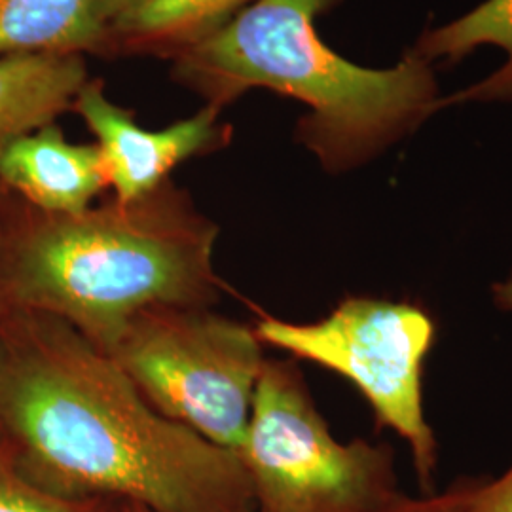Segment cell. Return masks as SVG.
Masks as SVG:
<instances>
[{"label": "cell", "mask_w": 512, "mask_h": 512, "mask_svg": "<svg viewBox=\"0 0 512 512\" xmlns=\"http://www.w3.org/2000/svg\"><path fill=\"white\" fill-rule=\"evenodd\" d=\"M0 439L52 494L258 512L236 452L162 416L107 351L50 315L0 313Z\"/></svg>", "instance_id": "cell-1"}, {"label": "cell", "mask_w": 512, "mask_h": 512, "mask_svg": "<svg viewBox=\"0 0 512 512\" xmlns=\"http://www.w3.org/2000/svg\"><path fill=\"white\" fill-rule=\"evenodd\" d=\"M219 226L173 181L133 202L46 213L0 198V313L55 317L109 353L131 317L156 306L213 308Z\"/></svg>", "instance_id": "cell-2"}, {"label": "cell", "mask_w": 512, "mask_h": 512, "mask_svg": "<svg viewBox=\"0 0 512 512\" xmlns=\"http://www.w3.org/2000/svg\"><path fill=\"white\" fill-rule=\"evenodd\" d=\"M338 0H255L202 42L173 55V78L205 105L272 90L310 112L296 139L330 173L374 158L435 110L429 63L408 54L393 69H365L336 54L315 18Z\"/></svg>", "instance_id": "cell-3"}, {"label": "cell", "mask_w": 512, "mask_h": 512, "mask_svg": "<svg viewBox=\"0 0 512 512\" xmlns=\"http://www.w3.org/2000/svg\"><path fill=\"white\" fill-rule=\"evenodd\" d=\"M238 458L258 512H385L403 494L393 448L334 439L293 361L266 359Z\"/></svg>", "instance_id": "cell-4"}, {"label": "cell", "mask_w": 512, "mask_h": 512, "mask_svg": "<svg viewBox=\"0 0 512 512\" xmlns=\"http://www.w3.org/2000/svg\"><path fill=\"white\" fill-rule=\"evenodd\" d=\"M253 325L211 308L139 311L109 351L162 416L236 452L266 363Z\"/></svg>", "instance_id": "cell-5"}, {"label": "cell", "mask_w": 512, "mask_h": 512, "mask_svg": "<svg viewBox=\"0 0 512 512\" xmlns=\"http://www.w3.org/2000/svg\"><path fill=\"white\" fill-rule=\"evenodd\" d=\"M253 329L264 346L323 366L355 385L378 423L410 444L423 495L435 492L439 446L423 410V363L435 325L425 311L355 296L315 323L260 313Z\"/></svg>", "instance_id": "cell-6"}, {"label": "cell", "mask_w": 512, "mask_h": 512, "mask_svg": "<svg viewBox=\"0 0 512 512\" xmlns=\"http://www.w3.org/2000/svg\"><path fill=\"white\" fill-rule=\"evenodd\" d=\"M71 110L95 137L112 198L118 202L156 192L171 181L179 165L217 152L232 139V129L220 118L222 110L213 105H203L196 114L158 131L141 128L135 114L116 105L97 78L86 82Z\"/></svg>", "instance_id": "cell-7"}, {"label": "cell", "mask_w": 512, "mask_h": 512, "mask_svg": "<svg viewBox=\"0 0 512 512\" xmlns=\"http://www.w3.org/2000/svg\"><path fill=\"white\" fill-rule=\"evenodd\" d=\"M0 184L46 213L73 215L110 190L97 145H74L55 122L0 143Z\"/></svg>", "instance_id": "cell-8"}, {"label": "cell", "mask_w": 512, "mask_h": 512, "mask_svg": "<svg viewBox=\"0 0 512 512\" xmlns=\"http://www.w3.org/2000/svg\"><path fill=\"white\" fill-rule=\"evenodd\" d=\"M88 80L84 55H0V143L69 112Z\"/></svg>", "instance_id": "cell-9"}, {"label": "cell", "mask_w": 512, "mask_h": 512, "mask_svg": "<svg viewBox=\"0 0 512 512\" xmlns=\"http://www.w3.org/2000/svg\"><path fill=\"white\" fill-rule=\"evenodd\" d=\"M251 2L255 0H150L110 25L105 57L171 59L217 33Z\"/></svg>", "instance_id": "cell-10"}, {"label": "cell", "mask_w": 512, "mask_h": 512, "mask_svg": "<svg viewBox=\"0 0 512 512\" xmlns=\"http://www.w3.org/2000/svg\"><path fill=\"white\" fill-rule=\"evenodd\" d=\"M95 0H0V55H103Z\"/></svg>", "instance_id": "cell-11"}, {"label": "cell", "mask_w": 512, "mask_h": 512, "mask_svg": "<svg viewBox=\"0 0 512 512\" xmlns=\"http://www.w3.org/2000/svg\"><path fill=\"white\" fill-rule=\"evenodd\" d=\"M482 44L503 48L509 61L482 88L469 95H512V0H486L467 16L425 33L410 54L427 63L440 57L458 61Z\"/></svg>", "instance_id": "cell-12"}, {"label": "cell", "mask_w": 512, "mask_h": 512, "mask_svg": "<svg viewBox=\"0 0 512 512\" xmlns=\"http://www.w3.org/2000/svg\"><path fill=\"white\" fill-rule=\"evenodd\" d=\"M0 512H131V505L112 497H65L40 488L19 471L0 439Z\"/></svg>", "instance_id": "cell-13"}, {"label": "cell", "mask_w": 512, "mask_h": 512, "mask_svg": "<svg viewBox=\"0 0 512 512\" xmlns=\"http://www.w3.org/2000/svg\"><path fill=\"white\" fill-rule=\"evenodd\" d=\"M471 478H461L444 492H433L423 497L401 494L385 512H467Z\"/></svg>", "instance_id": "cell-14"}, {"label": "cell", "mask_w": 512, "mask_h": 512, "mask_svg": "<svg viewBox=\"0 0 512 512\" xmlns=\"http://www.w3.org/2000/svg\"><path fill=\"white\" fill-rule=\"evenodd\" d=\"M467 512H512V476L471 478Z\"/></svg>", "instance_id": "cell-15"}, {"label": "cell", "mask_w": 512, "mask_h": 512, "mask_svg": "<svg viewBox=\"0 0 512 512\" xmlns=\"http://www.w3.org/2000/svg\"><path fill=\"white\" fill-rule=\"evenodd\" d=\"M147 2L150 0H95V12L109 33V27L116 19L122 18L128 12H133L135 8Z\"/></svg>", "instance_id": "cell-16"}, {"label": "cell", "mask_w": 512, "mask_h": 512, "mask_svg": "<svg viewBox=\"0 0 512 512\" xmlns=\"http://www.w3.org/2000/svg\"><path fill=\"white\" fill-rule=\"evenodd\" d=\"M495 302L499 308L512 311V274L495 287Z\"/></svg>", "instance_id": "cell-17"}, {"label": "cell", "mask_w": 512, "mask_h": 512, "mask_svg": "<svg viewBox=\"0 0 512 512\" xmlns=\"http://www.w3.org/2000/svg\"><path fill=\"white\" fill-rule=\"evenodd\" d=\"M131 512H150L147 509H143V507H135V505H131Z\"/></svg>", "instance_id": "cell-18"}, {"label": "cell", "mask_w": 512, "mask_h": 512, "mask_svg": "<svg viewBox=\"0 0 512 512\" xmlns=\"http://www.w3.org/2000/svg\"><path fill=\"white\" fill-rule=\"evenodd\" d=\"M4 192H6V190H4V186H2V184H0V198H2V196H4Z\"/></svg>", "instance_id": "cell-19"}, {"label": "cell", "mask_w": 512, "mask_h": 512, "mask_svg": "<svg viewBox=\"0 0 512 512\" xmlns=\"http://www.w3.org/2000/svg\"><path fill=\"white\" fill-rule=\"evenodd\" d=\"M509 473H511V476H512V465H511V467H509Z\"/></svg>", "instance_id": "cell-20"}]
</instances>
